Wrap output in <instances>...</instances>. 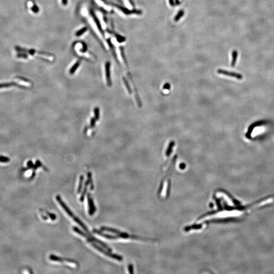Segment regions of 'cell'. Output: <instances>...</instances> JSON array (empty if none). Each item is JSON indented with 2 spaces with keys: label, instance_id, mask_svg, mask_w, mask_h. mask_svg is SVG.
I'll return each instance as SVG.
<instances>
[{
  "label": "cell",
  "instance_id": "cell-1",
  "mask_svg": "<svg viewBox=\"0 0 274 274\" xmlns=\"http://www.w3.org/2000/svg\"><path fill=\"white\" fill-rule=\"evenodd\" d=\"M81 13L85 18H86L91 27H92V29L96 33L98 37L101 39V41L105 46V48L107 49H108L109 45L107 43L105 39L103 36L102 30L100 27V25L99 24V22L95 18L93 15L92 14H91V13L89 12L88 10H87L86 8H83L82 9Z\"/></svg>",
  "mask_w": 274,
  "mask_h": 274
},
{
  "label": "cell",
  "instance_id": "cell-2",
  "mask_svg": "<svg viewBox=\"0 0 274 274\" xmlns=\"http://www.w3.org/2000/svg\"><path fill=\"white\" fill-rule=\"evenodd\" d=\"M73 231L77 233H78L79 234H80V235L84 237L86 239L87 241L93 247H94L95 249H96L97 250H98L99 251L101 252V253H103L104 254H105L106 256H109L113 259H116V260H117L118 261H122L123 260V257L120 256V255H117V254H113V253H111V252L108 251V250H104L103 248H102V247H101L100 246H98L97 244H95L94 243V242L93 241L91 240V239H90V237H89L87 233H85L84 232H82V231H81L80 229H79L77 227H76V226H74L73 228Z\"/></svg>",
  "mask_w": 274,
  "mask_h": 274
},
{
  "label": "cell",
  "instance_id": "cell-3",
  "mask_svg": "<svg viewBox=\"0 0 274 274\" xmlns=\"http://www.w3.org/2000/svg\"><path fill=\"white\" fill-rule=\"evenodd\" d=\"M56 199L57 200V201L58 202V203L60 204V205L61 206V207L63 208V210L65 211V212L67 213V214L70 216L71 218H72L73 219V220L77 223L84 230L85 232H86V233L89 235L90 237H91L92 236L90 232H89L88 231V228L86 226V225H85L72 212V211L70 210V209L67 207V206L65 204V203L63 202V201H62L61 196L59 195H58L56 196Z\"/></svg>",
  "mask_w": 274,
  "mask_h": 274
},
{
  "label": "cell",
  "instance_id": "cell-4",
  "mask_svg": "<svg viewBox=\"0 0 274 274\" xmlns=\"http://www.w3.org/2000/svg\"><path fill=\"white\" fill-rule=\"evenodd\" d=\"M74 50L80 56L88 59H92L91 55L87 51V48L84 43H77L75 44Z\"/></svg>",
  "mask_w": 274,
  "mask_h": 274
},
{
  "label": "cell",
  "instance_id": "cell-5",
  "mask_svg": "<svg viewBox=\"0 0 274 274\" xmlns=\"http://www.w3.org/2000/svg\"><path fill=\"white\" fill-rule=\"evenodd\" d=\"M217 73L218 74H222V75H225V76H227L231 77H233V78H235L238 79L239 80H241L243 78L242 75H241L240 74H239V73H235V72H230V71H226V70H224L219 69L217 71Z\"/></svg>",
  "mask_w": 274,
  "mask_h": 274
},
{
  "label": "cell",
  "instance_id": "cell-6",
  "mask_svg": "<svg viewBox=\"0 0 274 274\" xmlns=\"http://www.w3.org/2000/svg\"><path fill=\"white\" fill-rule=\"evenodd\" d=\"M87 199L88 201V208H89L88 213H89V215L92 216L93 215V214L96 211V208L95 206L93 199L91 197V195L90 193H87Z\"/></svg>",
  "mask_w": 274,
  "mask_h": 274
},
{
  "label": "cell",
  "instance_id": "cell-7",
  "mask_svg": "<svg viewBox=\"0 0 274 274\" xmlns=\"http://www.w3.org/2000/svg\"><path fill=\"white\" fill-rule=\"evenodd\" d=\"M49 258L50 260H52V261H60V262H62L63 261H65L68 262H69V263H74V264H77V262L76 261L73 260V259H69V258H63L62 257H59V256H57L56 255H50L49 257Z\"/></svg>",
  "mask_w": 274,
  "mask_h": 274
},
{
  "label": "cell",
  "instance_id": "cell-8",
  "mask_svg": "<svg viewBox=\"0 0 274 274\" xmlns=\"http://www.w3.org/2000/svg\"><path fill=\"white\" fill-rule=\"evenodd\" d=\"M264 124H265V121H257V122H255L254 124H253L252 125H251L250 127H249L248 132L246 134V137L247 138H249V139L250 138L251 133H252V131H253V128L255 127L261 126L262 125H264Z\"/></svg>",
  "mask_w": 274,
  "mask_h": 274
},
{
  "label": "cell",
  "instance_id": "cell-9",
  "mask_svg": "<svg viewBox=\"0 0 274 274\" xmlns=\"http://www.w3.org/2000/svg\"><path fill=\"white\" fill-rule=\"evenodd\" d=\"M95 1L99 6L103 8L104 10H105L106 11L108 12L112 11V7L108 5L103 0H95Z\"/></svg>",
  "mask_w": 274,
  "mask_h": 274
},
{
  "label": "cell",
  "instance_id": "cell-10",
  "mask_svg": "<svg viewBox=\"0 0 274 274\" xmlns=\"http://www.w3.org/2000/svg\"><path fill=\"white\" fill-rule=\"evenodd\" d=\"M106 77L107 81V83L109 86L111 85V82L110 79V63L107 62L105 64Z\"/></svg>",
  "mask_w": 274,
  "mask_h": 274
},
{
  "label": "cell",
  "instance_id": "cell-11",
  "mask_svg": "<svg viewBox=\"0 0 274 274\" xmlns=\"http://www.w3.org/2000/svg\"><path fill=\"white\" fill-rule=\"evenodd\" d=\"M175 145V142L173 140L171 141L168 145V146L166 151V156L167 157V160L169 159V157L172 152V151L173 150V148Z\"/></svg>",
  "mask_w": 274,
  "mask_h": 274
},
{
  "label": "cell",
  "instance_id": "cell-12",
  "mask_svg": "<svg viewBox=\"0 0 274 274\" xmlns=\"http://www.w3.org/2000/svg\"><path fill=\"white\" fill-rule=\"evenodd\" d=\"M101 230L102 231L111 232H112V233H116L117 234H120V233H121L122 232H120V231H118V230H117L116 229L111 228H107V227H105V226L101 227Z\"/></svg>",
  "mask_w": 274,
  "mask_h": 274
},
{
  "label": "cell",
  "instance_id": "cell-13",
  "mask_svg": "<svg viewBox=\"0 0 274 274\" xmlns=\"http://www.w3.org/2000/svg\"><path fill=\"white\" fill-rule=\"evenodd\" d=\"M89 185V180L87 179V180L85 182V183L84 188L83 189V192L81 195V196H80V200L81 202H83L84 200V197L85 194H86V193L87 192V187Z\"/></svg>",
  "mask_w": 274,
  "mask_h": 274
},
{
  "label": "cell",
  "instance_id": "cell-14",
  "mask_svg": "<svg viewBox=\"0 0 274 274\" xmlns=\"http://www.w3.org/2000/svg\"><path fill=\"white\" fill-rule=\"evenodd\" d=\"M238 56V52L237 50H233L232 52V61L231 65L232 67H233L237 62V58Z\"/></svg>",
  "mask_w": 274,
  "mask_h": 274
},
{
  "label": "cell",
  "instance_id": "cell-15",
  "mask_svg": "<svg viewBox=\"0 0 274 274\" xmlns=\"http://www.w3.org/2000/svg\"><path fill=\"white\" fill-rule=\"evenodd\" d=\"M80 63H81V62L80 61H78L75 63L72 66V68H71V69L70 70L69 72L70 74H73L76 72V71L77 70V69L78 68L79 66L80 65Z\"/></svg>",
  "mask_w": 274,
  "mask_h": 274
},
{
  "label": "cell",
  "instance_id": "cell-16",
  "mask_svg": "<svg viewBox=\"0 0 274 274\" xmlns=\"http://www.w3.org/2000/svg\"><path fill=\"white\" fill-rule=\"evenodd\" d=\"M87 179L89 181V185H90V189L91 190H93L94 189V186L93 183L92 181V174L90 172H88L87 174Z\"/></svg>",
  "mask_w": 274,
  "mask_h": 274
},
{
  "label": "cell",
  "instance_id": "cell-17",
  "mask_svg": "<svg viewBox=\"0 0 274 274\" xmlns=\"http://www.w3.org/2000/svg\"><path fill=\"white\" fill-rule=\"evenodd\" d=\"M83 181H84V176L83 175H81L80 177V179H79V185H78V190H77L78 193H80L81 191V190H82Z\"/></svg>",
  "mask_w": 274,
  "mask_h": 274
},
{
  "label": "cell",
  "instance_id": "cell-18",
  "mask_svg": "<svg viewBox=\"0 0 274 274\" xmlns=\"http://www.w3.org/2000/svg\"><path fill=\"white\" fill-rule=\"evenodd\" d=\"M123 81H124V84L126 86V87L128 91V92L129 93V94L130 95H131L133 93V91L130 88V86L128 83V81L126 79V78L125 77H123Z\"/></svg>",
  "mask_w": 274,
  "mask_h": 274
},
{
  "label": "cell",
  "instance_id": "cell-19",
  "mask_svg": "<svg viewBox=\"0 0 274 274\" xmlns=\"http://www.w3.org/2000/svg\"><path fill=\"white\" fill-rule=\"evenodd\" d=\"M87 28L85 27H83V28H82V29H81L80 30H78V31H77V32H76V33H75V36H76V37H78L81 36L82 35H83V34H85V33L87 31Z\"/></svg>",
  "mask_w": 274,
  "mask_h": 274
},
{
  "label": "cell",
  "instance_id": "cell-20",
  "mask_svg": "<svg viewBox=\"0 0 274 274\" xmlns=\"http://www.w3.org/2000/svg\"><path fill=\"white\" fill-rule=\"evenodd\" d=\"M183 14H184V12L182 10L180 11L179 12L178 14L175 17V21H179L180 20V18L183 15Z\"/></svg>",
  "mask_w": 274,
  "mask_h": 274
},
{
  "label": "cell",
  "instance_id": "cell-21",
  "mask_svg": "<svg viewBox=\"0 0 274 274\" xmlns=\"http://www.w3.org/2000/svg\"><path fill=\"white\" fill-rule=\"evenodd\" d=\"M45 212L46 213V214H47V215L53 220H54L56 219V216L55 214H52V213H50L49 212H48V211H45Z\"/></svg>",
  "mask_w": 274,
  "mask_h": 274
},
{
  "label": "cell",
  "instance_id": "cell-22",
  "mask_svg": "<svg viewBox=\"0 0 274 274\" xmlns=\"http://www.w3.org/2000/svg\"><path fill=\"white\" fill-rule=\"evenodd\" d=\"M31 9H32V11L34 12V13H38L39 11V8L37 7V5H36L35 4H33L32 7H31Z\"/></svg>",
  "mask_w": 274,
  "mask_h": 274
},
{
  "label": "cell",
  "instance_id": "cell-23",
  "mask_svg": "<svg viewBox=\"0 0 274 274\" xmlns=\"http://www.w3.org/2000/svg\"><path fill=\"white\" fill-rule=\"evenodd\" d=\"M99 113H100L99 109L98 108H95V116H96L97 120H98L99 118V116H100Z\"/></svg>",
  "mask_w": 274,
  "mask_h": 274
},
{
  "label": "cell",
  "instance_id": "cell-24",
  "mask_svg": "<svg viewBox=\"0 0 274 274\" xmlns=\"http://www.w3.org/2000/svg\"><path fill=\"white\" fill-rule=\"evenodd\" d=\"M171 88V85L169 83H166L163 85V89L165 90H169Z\"/></svg>",
  "mask_w": 274,
  "mask_h": 274
},
{
  "label": "cell",
  "instance_id": "cell-25",
  "mask_svg": "<svg viewBox=\"0 0 274 274\" xmlns=\"http://www.w3.org/2000/svg\"><path fill=\"white\" fill-rule=\"evenodd\" d=\"M17 57L18 58H27V54L25 53H18L17 54Z\"/></svg>",
  "mask_w": 274,
  "mask_h": 274
},
{
  "label": "cell",
  "instance_id": "cell-26",
  "mask_svg": "<svg viewBox=\"0 0 274 274\" xmlns=\"http://www.w3.org/2000/svg\"><path fill=\"white\" fill-rule=\"evenodd\" d=\"M95 124H96V119L92 118L90 121V127H95Z\"/></svg>",
  "mask_w": 274,
  "mask_h": 274
},
{
  "label": "cell",
  "instance_id": "cell-27",
  "mask_svg": "<svg viewBox=\"0 0 274 274\" xmlns=\"http://www.w3.org/2000/svg\"><path fill=\"white\" fill-rule=\"evenodd\" d=\"M128 270L129 273H133V266L132 264H129L128 266Z\"/></svg>",
  "mask_w": 274,
  "mask_h": 274
},
{
  "label": "cell",
  "instance_id": "cell-28",
  "mask_svg": "<svg viewBox=\"0 0 274 274\" xmlns=\"http://www.w3.org/2000/svg\"><path fill=\"white\" fill-rule=\"evenodd\" d=\"M179 167H180V169H185L186 165L184 163H181V164H180Z\"/></svg>",
  "mask_w": 274,
  "mask_h": 274
},
{
  "label": "cell",
  "instance_id": "cell-29",
  "mask_svg": "<svg viewBox=\"0 0 274 274\" xmlns=\"http://www.w3.org/2000/svg\"><path fill=\"white\" fill-rule=\"evenodd\" d=\"M0 161H1V162H7V158L2 157V159H0Z\"/></svg>",
  "mask_w": 274,
  "mask_h": 274
},
{
  "label": "cell",
  "instance_id": "cell-30",
  "mask_svg": "<svg viewBox=\"0 0 274 274\" xmlns=\"http://www.w3.org/2000/svg\"><path fill=\"white\" fill-rule=\"evenodd\" d=\"M62 1V4H63V5H66L68 3V1L67 0H61Z\"/></svg>",
  "mask_w": 274,
  "mask_h": 274
}]
</instances>
